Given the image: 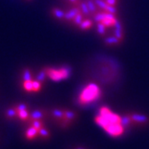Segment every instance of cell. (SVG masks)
Listing matches in <instances>:
<instances>
[{"label": "cell", "mask_w": 149, "mask_h": 149, "mask_svg": "<svg viewBox=\"0 0 149 149\" xmlns=\"http://www.w3.org/2000/svg\"><path fill=\"white\" fill-rule=\"evenodd\" d=\"M94 121L98 126L104 129V131L112 137H120L125 132V129L122 126L121 123H111L100 115L95 117Z\"/></svg>", "instance_id": "cell-2"}, {"label": "cell", "mask_w": 149, "mask_h": 149, "mask_svg": "<svg viewBox=\"0 0 149 149\" xmlns=\"http://www.w3.org/2000/svg\"><path fill=\"white\" fill-rule=\"evenodd\" d=\"M15 110H17V112L22 111V110H28V104H19L18 106H16Z\"/></svg>", "instance_id": "cell-31"}, {"label": "cell", "mask_w": 149, "mask_h": 149, "mask_svg": "<svg viewBox=\"0 0 149 149\" xmlns=\"http://www.w3.org/2000/svg\"><path fill=\"white\" fill-rule=\"evenodd\" d=\"M101 97V90L95 84H89L82 90L78 98L80 105H87L100 99Z\"/></svg>", "instance_id": "cell-1"}, {"label": "cell", "mask_w": 149, "mask_h": 149, "mask_svg": "<svg viewBox=\"0 0 149 149\" xmlns=\"http://www.w3.org/2000/svg\"><path fill=\"white\" fill-rule=\"evenodd\" d=\"M85 2H86L87 6L88 7L91 14L92 16H94V15L96 14L97 12H98L97 6V5L95 4L94 1H93V0H85Z\"/></svg>", "instance_id": "cell-13"}, {"label": "cell", "mask_w": 149, "mask_h": 149, "mask_svg": "<svg viewBox=\"0 0 149 149\" xmlns=\"http://www.w3.org/2000/svg\"><path fill=\"white\" fill-rule=\"evenodd\" d=\"M97 33H99L100 36L104 37V36H105V34H106L107 33L106 26L104 25L102 22H99V23H97Z\"/></svg>", "instance_id": "cell-16"}, {"label": "cell", "mask_w": 149, "mask_h": 149, "mask_svg": "<svg viewBox=\"0 0 149 149\" xmlns=\"http://www.w3.org/2000/svg\"><path fill=\"white\" fill-rule=\"evenodd\" d=\"M30 113L28 110H22L18 112V117L22 121H26L29 119Z\"/></svg>", "instance_id": "cell-22"}, {"label": "cell", "mask_w": 149, "mask_h": 149, "mask_svg": "<svg viewBox=\"0 0 149 149\" xmlns=\"http://www.w3.org/2000/svg\"><path fill=\"white\" fill-rule=\"evenodd\" d=\"M113 27L116 28V29H123V25H122L121 22H120L118 19L117 21H116V23H115V24H114Z\"/></svg>", "instance_id": "cell-32"}, {"label": "cell", "mask_w": 149, "mask_h": 149, "mask_svg": "<svg viewBox=\"0 0 149 149\" xmlns=\"http://www.w3.org/2000/svg\"><path fill=\"white\" fill-rule=\"evenodd\" d=\"M94 22H96L97 23L101 22L103 20L105 19V12L102 11V12H97L96 14L93 16Z\"/></svg>", "instance_id": "cell-17"}, {"label": "cell", "mask_w": 149, "mask_h": 149, "mask_svg": "<svg viewBox=\"0 0 149 149\" xmlns=\"http://www.w3.org/2000/svg\"><path fill=\"white\" fill-rule=\"evenodd\" d=\"M46 115H47V113H46L45 110H41V109H37L30 113L28 120H29L30 123H31L33 120H42L43 117H45Z\"/></svg>", "instance_id": "cell-5"}, {"label": "cell", "mask_w": 149, "mask_h": 149, "mask_svg": "<svg viewBox=\"0 0 149 149\" xmlns=\"http://www.w3.org/2000/svg\"><path fill=\"white\" fill-rule=\"evenodd\" d=\"M76 149H84V148H77Z\"/></svg>", "instance_id": "cell-35"}, {"label": "cell", "mask_w": 149, "mask_h": 149, "mask_svg": "<svg viewBox=\"0 0 149 149\" xmlns=\"http://www.w3.org/2000/svg\"><path fill=\"white\" fill-rule=\"evenodd\" d=\"M114 36L117 37L118 39L120 40V41L123 42L124 39V33H123V29H116L114 30L113 31Z\"/></svg>", "instance_id": "cell-26"}, {"label": "cell", "mask_w": 149, "mask_h": 149, "mask_svg": "<svg viewBox=\"0 0 149 149\" xmlns=\"http://www.w3.org/2000/svg\"><path fill=\"white\" fill-rule=\"evenodd\" d=\"M47 77L54 81H59L61 80H65L70 76L71 69L69 66L61 67L59 69L53 68H44Z\"/></svg>", "instance_id": "cell-3"}, {"label": "cell", "mask_w": 149, "mask_h": 149, "mask_svg": "<svg viewBox=\"0 0 149 149\" xmlns=\"http://www.w3.org/2000/svg\"><path fill=\"white\" fill-rule=\"evenodd\" d=\"M52 115L55 119L58 120H63V118H64V115H65V111L64 110H62V109H53L52 110Z\"/></svg>", "instance_id": "cell-10"}, {"label": "cell", "mask_w": 149, "mask_h": 149, "mask_svg": "<svg viewBox=\"0 0 149 149\" xmlns=\"http://www.w3.org/2000/svg\"><path fill=\"white\" fill-rule=\"evenodd\" d=\"M31 126L34 127L35 129H37L38 131H39L41 128H43L44 126L43 125V122L42 120H33L31 123Z\"/></svg>", "instance_id": "cell-24"}, {"label": "cell", "mask_w": 149, "mask_h": 149, "mask_svg": "<svg viewBox=\"0 0 149 149\" xmlns=\"http://www.w3.org/2000/svg\"><path fill=\"white\" fill-rule=\"evenodd\" d=\"M84 15L81 13V12H80V13H79V14L77 15L75 17H74V19L72 20V22L73 24H74V25L76 26H79L81 24V22L84 21Z\"/></svg>", "instance_id": "cell-21"}, {"label": "cell", "mask_w": 149, "mask_h": 149, "mask_svg": "<svg viewBox=\"0 0 149 149\" xmlns=\"http://www.w3.org/2000/svg\"><path fill=\"white\" fill-rule=\"evenodd\" d=\"M52 13L56 18H58L59 20H64V18H65V13L63 11L59 9V8H54L52 9Z\"/></svg>", "instance_id": "cell-15"}, {"label": "cell", "mask_w": 149, "mask_h": 149, "mask_svg": "<svg viewBox=\"0 0 149 149\" xmlns=\"http://www.w3.org/2000/svg\"><path fill=\"white\" fill-rule=\"evenodd\" d=\"M47 73H46L45 69H43L42 70L40 71V72L38 73V74L37 75V78H36V80H37L40 82H41L43 84L46 80V78H47Z\"/></svg>", "instance_id": "cell-20"}, {"label": "cell", "mask_w": 149, "mask_h": 149, "mask_svg": "<svg viewBox=\"0 0 149 149\" xmlns=\"http://www.w3.org/2000/svg\"><path fill=\"white\" fill-rule=\"evenodd\" d=\"M39 136V131L33 126H30L25 132V138L28 141H31Z\"/></svg>", "instance_id": "cell-8"}, {"label": "cell", "mask_w": 149, "mask_h": 149, "mask_svg": "<svg viewBox=\"0 0 149 149\" xmlns=\"http://www.w3.org/2000/svg\"><path fill=\"white\" fill-rule=\"evenodd\" d=\"M132 123L133 122L130 116V114H126L123 116H121V125L123 126L125 130L130 127Z\"/></svg>", "instance_id": "cell-9"}, {"label": "cell", "mask_w": 149, "mask_h": 149, "mask_svg": "<svg viewBox=\"0 0 149 149\" xmlns=\"http://www.w3.org/2000/svg\"><path fill=\"white\" fill-rule=\"evenodd\" d=\"M23 80L25 81H33V75H32L31 71L28 69H26L24 71L23 73Z\"/></svg>", "instance_id": "cell-25"}, {"label": "cell", "mask_w": 149, "mask_h": 149, "mask_svg": "<svg viewBox=\"0 0 149 149\" xmlns=\"http://www.w3.org/2000/svg\"><path fill=\"white\" fill-rule=\"evenodd\" d=\"M116 21H117V18L116 19H104L101 22L106 26V28H110V27H113Z\"/></svg>", "instance_id": "cell-27"}, {"label": "cell", "mask_w": 149, "mask_h": 149, "mask_svg": "<svg viewBox=\"0 0 149 149\" xmlns=\"http://www.w3.org/2000/svg\"><path fill=\"white\" fill-rule=\"evenodd\" d=\"M104 43L107 45H118V44L121 43L122 42L118 39L117 37L113 35L104 38Z\"/></svg>", "instance_id": "cell-12"}, {"label": "cell", "mask_w": 149, "mask_h": 149, "mask_svg": "<svg viewBox=\"0 0 149 149\" xmlns=\"http://www.w3.org/2000/svg\"><path fill=\"white\" fill-rule=\"evenodd\" d=\"M94 2H95V4L97 5L98 8L103 10H105L107 6H108L106 1H104V0H94Z\"/></svg>", "instance_id": "cell-28"}, {"label": "cell", "mask_w": 149, "mask_h": 149, "mask_svg": "<svg viewBox=\"0 0 149 149\" xmlns=\"http://www.w3.org/2000/svg\"><path fill=\"white\" fill-rule=\"evenodd\" d=\"M6 116L8 119H12V118H15V116H18V112H17L15 107L9 108V109L6 110Z\"/></svg>", "instance_id": "cell-18"}, {"label": "cell", "mask_w": 149, "mask_h": 149, "mask_svg": "<svg viewBox=\"0 0 149 149\" xmlns=\"http://www.w3.org/2000/svg\"><path fill=\"white\" fill-rule=\"evenodd\" d=\"M24 89L27 92H33V81H25L23 83Z\"/></svg>", "instance_id": "cell-23"}, {"label": "cell", "mask_w": 149, "mask_h": 149, "mask_svg": "<svg viewBox=\"0 0 149 149\" xmlns=\"http://www.w3.org/2000/svg\"><path fill=\"white\" fill-rule=\"evenodd\" d=\"M42 88V83L38 81L37 80H33V91L38 92L40 91Z\"/></svg>", "instance_id": "cell-29"}, {"label": "cell", "mask_w": 149, "mask_h": 149, "mask_svg": "<svg viewBox=\"0 0 149 149\" xmlns=\"http://www.w3.org/2000/svg\"><path fill=\"white\" fill-rule=\"evenodd\" d=\"M106 2L110 6H115L116 5V0H105Z\"/></svg>", "instance_id": "cell-33"}, {"label": "cell", "mask_w": 149, "mask_h": 149, "mask_svg": "<svg viewBox=\"0 0 149 149\" xmlns=\"http://www.w3.org/2000/svg\"><path fill=\"white\" fill-rule=\"evenodd\" d=\"M79 8H80L81 12L84 15V16H91L90 11H89V8L87 6V3L85 1H81V2H79Z\"/></svg>", "instance_id": "cell-11"}, {"label": "cell", "mask_w": 149, "mask_h": 149, "mask_svg": "<svg viewBox=\"0 0 149 149\" xmlns=\"http://www.w3.org/2000/svg\"><path fill=\"white\" fill-rule=\"evenodd\" d=\"M39 136L41 137L42 139H48L50 136V133H49V130L43 126V128H41L39 130Z\"/></svg>", "instance_id": "cell-19"}, {"label": "cell", "mask_w": 149, "mask_h": 149, "mask_svg": "<svg viewBox=\"0 0 149 149\" xmlns=\"http://www.w3.org/2000/svg\"><path fill=\"white\" fill-rule=\"evenodd\" d=\"M80 8L79 7H74V8H71L69 11H67L65 13V18L64 20L67 21V22H72V20L74 19V17L80 13Z\"/></svg>", "instance_id": "cell-7"}, {"label": "cell", "mask_w": 149, "mask_h": 149, "mask_svg": "<svg viewBox=\"0 0 149 149\" xmlns=\"http://www.w3.org/2000/svg\"><path fill=\"white\" fill-rule=\"evenodd\" d=\"M64 111H65V115H64V118L62 121L64 122L63 123V126L65 127L66 126H69V123L75 120V118L77 117V113L72 110H64Z\"/></svg>", "instance_id": "cell-4"}, {"label": "cell", "mask_w": 149, "mask_h": 149, "mask_svg": "<svg viewBox=\"0 0 149 149\" xmlns=\"http://www.w3.org/2000/svg\"><path fill=\"white\" fill-rule=\"evenodd\" d=\"M105 12H108V13H111V14H113V15H116L117 14V9L115 6H110V5H108L107 6V8H105V10H104Z\"/></svg>", "instance_id": "cell-30"}, {"label": "cell", "mask_w": 149, "mask_h": 149, "mask_svg": "<svg viewBox=\"0 0 149 149\" xmlns=\"http://www.w3.org/2000/svg\"><path fill=\"white\" fill-rule=\"evenodd\" d=\"M69 2H71L73 4H79V0H69Z\"/></svg>", "instance_id": "cell-34"}, {"label": "cell", "mask_w": 149, "mask_h": 149, "mask_svg": "<svg viewBox=\"0 0 149 149\" xmlns=\"http://www.w3.org/2000/svg\"><path fill=\"white\" fill-rule=\"evenodd\" d=\"M93 26V21L91 19H84L81 24L79 26V28L82 31H86V30L90 29Z\"/></svg>", "instance_id": "cell-14"}, {"label": "cell", "mask_w": 149, "mask_h": 149, "mask_svg": "<svg viewBox=\"0 0 149 149\" xmlns=\"http://www.w3.org/2000/svg\"><path fill=\"white\" fill-rule=\"evenodd\" d=\"M132 122L138 124H146L149 122V118L145 115L139 113L130 114Z\"/></svg>", "instance_id": "cell-6"}]
</instances>
